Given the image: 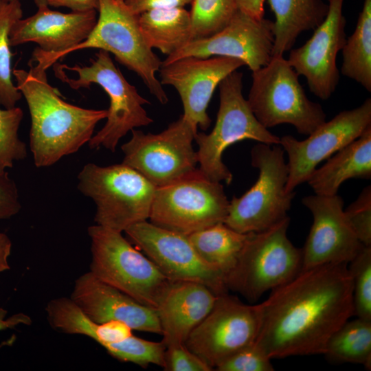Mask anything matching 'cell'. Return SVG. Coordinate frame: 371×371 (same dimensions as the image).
<instances>
[{
    "instance_id": "35",
    "label": "cell",
    "mask_w": 371,
    "mask_h": 371,
    "mask_svg": "<svg viewBox=\"0 0 371 371\" xmlns=\"http://www.w3.org/2000/svg\"><path fill=\"white\" fill-rule=\"evenodd\" d=\"M268 357L255 344L243 348L227 359L215 370L218 371H271L273 366Z\"/></svg>"
},
{
    "instance_id": "40",
    "label": "cell",
    "mask_w": 371,
    "mask_h": 371,
    "mask_svg": "<svg viewBox=\"0 0 371 371\" xmlns=\"http://www.w3.org/2000/svg\"><path fill=\"white\" fill-rule=\"evenodd\" d=\"M48 5L54 8H67L72 12H98L99 0H49Z\"/></svg>"
},
{
    "instance_id": "26",
    "label": "cell",
    "mask_w": 371,
    "mask_h": 371,
    "mask_svg": "<svg viewBox=\"0 0 371 371\" xmlns=\"http://www.w3.org/2000/svg\"><path fill=\"white\" fill-rule=\"evenodd\" d=\"M247 237L223 222L188 236L199 256L225 276L232 269Z\"/></svg>"
},
{
    "instance_id": "8",
    "label": "cell",
    "mask_w": 371,
    "mask_h": 371,
    "mask_svg": "<svg viewBox=\"0 0 371 371\" xmlns=\"http://www.w3.org/2000/svg\"><path fill=\"white\" fill-rule=\"evenodd\" d=\"M247 100L258 120L266 128L280 124L293 126L308 135L326 122L322 106L310 100L299 81V75L283 56L252 71Z\"/></svg>"
},
{
    "instance_id": "37",
    "label": "cell",
    "mask_w": 371,
    "mask_h": 371,
    "mask_svg": "<svg viewBox=\"0 0 371 371\" xmlns=\"http://www.w3.org/2000/svg\"><path fill=\"white\" fill-rule=\"evenodd\" d=\"M21 205L14 181L8 172H0V221L8 219L19 212Z\"/></svg>"
},
{
    "instance_id": "12",
    "label": "cell",
    "mask_w": 371,
    "mask_h": 371,
    "mask_svg": "<svg viewBox=\"0 0 371 371\" xmlns=\"http://www.w3.org/2000/svg\"><path fill=\"white\" fill-rule=\"evenodd\" d=\"M131 138L121 148L123 163L142 174L156 187L175 182L197 170L192 142L197 133L183 117L157 134L133 129Z\"/></svg>"
},
{
    "instance_id": "17",
    "label": "cell",
    "mask_w": 371,
    "mask_h": 371,
    "mask_svg": "<svg viewBox=\"0 0 371 371\" xmlns=\"http://www.w3.org/2000/svg\"><path fill=\"white\" fill-rule=\"evenodd\" d=\"M97 19L95 10L63 13L48 7L39 8L34 14L13 25L10 45L37 44L32 60L47 70L89 36Z\"/></svg>"
},
{
    "instance_id": "32",
    "label": "cell",
    "mask_w": 371,
    "mask_h": 371,
    "mask_svg": "<svg viewBox=\"0 0 371 371\" xmlns=\"http://www.w3.org/2000/svg\"><path fill=\"white\" fill-rule=\"evenodd\" d=\"M352 283L354 315L371 321V246H363L348 264Z\"/></svg>"
},
{
    "instance_id": "14",
    "label": "cell",
    "mask_w": 371,
    "mask_h": 371,
    "mask_svg": "<svg viewBox=\"0 0 371 371\" xmlns=\"http://www.w3.org/2000/svg\"><path fill=\"white\" fill-rule=\"evenodd\" d=\"M124 232L127 239L171 282H199L216 295L227 293L224 274L199 256L188 236L147 221L130 226Z\"/></svg>"
},
{
    "instance_id": "31",
    "label": "cell",
    "mask_w": 371,
    "mask_h": 371,
    "mask_svg": "<svg viewBox=\"0 0 371 371\" xmlns=\"http://www.w3.org/2000/svg\"><path fill=\"white\" fill-rule=\"evenodd\" d=\"M113 358L124 362H130L142 367L155 364L163 368L165 366L166 347L164 342L151 341L131 336L103 347Z\"/></svg>"
},
{
    "instance_id": "15",
    "label": "cell",
    "mask_w": 371,
    "mask_h": 371,
    "mask_svg": "<svg viewBox=\"0 0 371 371\" xmlns=\"http://www.w3.org/2000/svg\"><path fill=\"white\" fill-rule=\"evenodd\" d=\"M371 126V99L359 106L339 112L324 122L308 137L298 140L292 135L280 137L279 144L287 153L289 192L307 182L319 163L357 139Z\"/></svg>"
},
{
    "instance_id": "16",
    "label": "cell",
    "mask_w": 371,
    "mask_h": 371,
    "mask_svg": "<svg viewBox=\"0 0 371 371\" xmlns=\"http://www.w3.org/2000/svg\"><path fill=\"white\" fill-rule=\"evenodd\" d=\"M273 21L257 19L238 9L218 32L187 43L168 56L161 65L186 56H225L242 60L252 71L267 65L273 57Z\"/></svg>"
},
{
    "instance_id": "27",
    "label": "cell",
    "mask_w": 371,
    "mask_h": 371,
    "mask_svg": "<svg viewBox=\"0 0 371 371\" xmlns=\"http://www.w3.org/2000/svg\"><path fill=\"white\" fill-rule=\"evenodd\" d=\"M341 72L371 91V0H364L354 32L341 49Z\"/></svg>"
},
{
    "instance_id": "30",
    "label": "cell",
    "mask_w": 371,
    "mask_h": 371,
    "mask_svg": "<svg viewBox=\"0 0 371 371\" xmlns=\"http://www.w3.org/2000/svg\"><path fill=\"white\" fill-rule=\"evenodd\" d=\"M190 5V41L221 30L238 10L235 0H192Z\"/></svg>"
},
{
    "instance_id": "6",
    "label": "cell",
    "mask_w": 371,
    "mask_h": 371,
    "mask_svg": "<svg viewBox=\"0 0 371 371\" xmlns=\"http://www.w3.org/2000/svg\"><path fill=\"white\" fill-rule=\"evenodd\" d=\"M78 188L96 207L97 225L123 232L149 218L157 187L124 164H85L78 175Z\"/></svg>"
},
{
    "instance_id": "34",
    "label": "cell",
    "mask_w": 371,
    "mask_h": 371,
    "mask_svg": "<svg viewBox=\"0 0 371 371\" xmlns=\"http://www.w3.org/2000/svg\"><path fill=\"white\" fill-rule=\"evenodd\" d=\"M356 236L364 246H371V186H366L357 199L344 210Z\"/></svg>"
},
{
    "instance_id": "38",
    "label": "cell",
    "mask_w": 371,
    "mask_h": 371,
    "mask_svg": "<svg viewBox=\"0 0 371 371\" xmlns=\"http://www.w3.org/2000/svg\"><path fill=\"white\" fill-rule=\"evenodd\" d=\"M132 331L133 329L126 324L118 320H111L98 324L93 340L104 347L128 338L133 335Z\"/></svg>"
},
{
    "instance_id": "45",
    "label": "cell",
    "mask_w": 371,
    "mask_h": 371,
    "mask_svg": "<svg viewBox=\"0 0 371 371\" xmlns=\"http://www.w3.org/2000/svg\"><path fill=\"white\" fill-rule=\"evenodd\" d=\"M10 1V0H0V1Z\"/></svg>"
},
{
    "instance_id": "39",
    "label": "cell",
    "mask_w": 371,
    "mask_h": 371,
    "mask_svg": "<svg viewBox=\"0 0 371 371\" xmlns=\"http://www.w3.org/2000/svg\"><path fill=\"white\" fill-rule=\"evenodd\" d=\"M125 4L135 14L151 10L185 7L192 0H124Z\"/></svg>"
},
{
    "instance_id": "21",
    "label": "cell",
    "mask_w": 371,
    "mask_h": 371,
    "mask_svg": "<svg viewBox=\"0 0 371 371\" xmlns=\"http://www.w3.org/2000/svg\"><path fill=\"white\" fill-rule=\"evenodd\" d=\"M69 298L95 323L118 320L133 330L161 335L155 310L103 282L89 271L76 279Z\"/></svg>"
},
{
    "instance_id": "36",
    "label": "cell",
    "mask_w": 371,
    "mask_h": 371,
    "mask_svg": "<svg viewBox=\"0 0 371 371\" xmlns=\"http://www.w3.org/2000/svg\"><path fill=\"white\" fill-rule=\"evenodd\" d=\"M168 371H212L213 369L185 344H176L166 347L165 366Z\"/></svg>"
},
{
    "instance_id": "33",
    "label": "cell",
    "mask_w": 371,
    "mask_h": 371,
    "mask_svg": "<svg viewBox=\"0 0 371 371\" xmlns=\"http://www.w3.org/2000/svg\"><path fill=\"white\" fill-rule=\"evenodd\" d=\"M23 116L19 107L0 109V172L27 157V146L18 135Z\"/></svg>"
},
{
    "instance_id": "25",
    "label": "cell",
    "mask_w": 371,
    "mask_h": 371,
    "mask_svg": "<svg viewBox=\"0 0 371 371\" xmlns=\"http://www.w3.org/2000/svg\"><path fill=\"white\" fill-rule=\"evenodd\" d=\"M144 38L152 49L170 56L191 38V17L185 7L156 9L138 16Z\"/></svg>"
},
{
    "instance_id": "20",
    "label": "cell",
    "mask_w": 371,
    "mask_h": 371,
    "mask_svg": "<svg viewBox=\"0 0 371 371\" xmlns=\"http://www.w3.org/2000/svg\"><path fill=\"white\" fill-rule=\"evenodd\" d=\"M313 216V223L302 251V269L331 263H349L363 246L344 213L337 194H313L302 199Z\"/></svg>"
},
{
    "instance_id": "9",
    "label": "cell",
    "mask_w": 371,
    "mask_h": 371,
    "mask_svg": "<svg viewBox=\"0 0 371 371\" xmlns=\"http://www.w3.org/2000/svg\"><path fill=\"white\" fill-rule=\"evenodd\" d=\"M251 157L258 179L241 196L232 198L224 221L242 234L264 231L287 217L295 195L286 189L289 170L280 144L258 143Z\"/></svg>"
},
{
    "instance_id": "11",
    "label": "cell",
    "mask_w": 371,
    "mask_h": 371,
    "mask_svg": "<svg viewBox=\"0 0 371 371\" xmlns=\"http://www.w3.org/2000/svg\"><path fill=\"white\" fill-rule=\"evenodd\" d=\"M229 203L223 184L207 179L197 168L157 188L148 219L158 227L188 236L224 223Z\"/></svg>"
},
{
    "instance_id": "2",
    "label": "cell",
    "mask_w": 371,
    "mask_h": 371,
    "mask_svg": "<svg viewBox=\"0 0 371 371\" xmlns=\"http://www.w3.org/2000/svg\"><path fill=\"white\" fill-rule=\"evenodd\" d=\"M12 74L28 105L30 147L38 168L78 152L91 139L97 124L107 117L106 109H85L63 100L48 82L46 69L38 65H31L29 71L14 69Z\"/></svg>"
},
{
    "instance_id": "13",
    "label": "cell",
    "mask_w": 371,
    "mask_h": 371,
    "mask_svg": "<svg viewBox=\"0 0 371 371\" xmlns=\"http://www.w3.org/2000/svg\"><path fill=\"white\" fill-rule=\"evenodd\" d=\"M261 304H247L225 293L191 332L186 346L213 370L255 342L262 324Z\"/></svg>"
},
{
    "instance_id": "43",
    "label": "cell",
    "mask_w": 371,
    "mask_h": 371,
    "mask_svg": "<svg viewBox=\"0 0 371 371\" xmlns=\"http://www.w3.org/2000/svg\"><path fill=\"white\" fill-rule=\"evenodd\" d=\"M12 242L10 238L0 232V273L10 270L8 258L11 254Z\"/></svg>"
},
{
    "instance_id": "41",
    "label": "cell",
    "mask_w": 371,
    "mask_h": 371,
    "mask_svg": "<svg viewBox=\"0 0 371 371\" xmlns=\"http://www.w3.org/2000/svg\"><path fill=\"white\" fill-rule=\"evenodd\" d=\"M8 311L2 307H0V331L24 324L30 326L32 323L31 317L23 313H18L6 318Z\"/></svg>"
},
{
    "instance_id": "24",
    "label": "cell",
    "mask_w": 371,
    "mask_h": 371,
    "mask_svg": "<svg viewBox=\"0 0 371 371\" xmlns=\"http://www.w3.org/2000/svg\"><path fill=\"white\" fill-rule=\"evenodd\" d=\"M273 12V56L290 50L300 34L315 29L325 19L328 5L322 0H267Z\"/></svg>"
},
{
    "instance_id": "3",
    "label": "cell",
    "mask_w": 371,
    "mask_h": 371,
    "mask_svg": "<svg viewBox=\"0 0 371 371\" xmlns=\"http://www.w3.org/2000/svg\"><path fill=\"white\" fill-rule=\"evenodd\" d=\"M89 66L54 65L55 76L73 89L100 85L110 105L104 126L88 142L91 149L104 148L114 153L121 138L130 131L153 122L143 106L150 102L131 85L113 63L109 52L100 49Z\"/></svg>"
},
{
    "instance_id": "28",
    "label": "cell",
    "mask_w": 371,
    "mask_h": 371,
    "mask_svg": "<svg viewBox=\"0 0 371 371\" xmlns=\"http://www.w3.org/2000/svg\"><path fill=\"white\" fill-rule=\"evenodd\" d=\"M331 361L371 368V321H346L330 338L324 353Z\"/></svg>"
},
{
    "instance_id": "5",
    "label": "cell",
    "mask_w": 371,
    "mask_h": 371,
    "mask_svg": "<svg viewBox=\"0 0 371 371\" xmlns=\"http://www.w3.org/2000/svg\"><path fill=\"white\" fill-rule=\"evenodd\" d=\"M290 218L270 228L248 233L232 269L225 277L227 290L250 302L284 284L302 267V251L289 239Z\"/></svg>"
},
{
    "instance_id": "19",
    "label": "cell",
    "mask_w": 371,
    "mask_h": 371,
    "mask_svg": "<svg viewBox=\"0 0 371 371\" xmlns=\"http://www.w3.org/2000/svg\"><path fill=\"white\" fill-rule=\"evenodd\" d=\"M245 65L237 58L225 56H186L159 69L161 84L170 85L178 92L183 106L182 116L194 128L207 130L211 119L207 109L221 80Z\"/></svg>"
},
{
    "instance_id": "44",
    "label": "cell",
    "mask_w": 371,
    "mask_h": 371,
    "mask_svg": "<svg viewBox=\"0 0 371 371\" xmlns=\"http://www.w3.org/2000/svg\"><path fill=\"white\" fill-rule=\"evenodd\" d=\"M49 0H34V3L37 6L38 9L48 7Z\"/></svg>"
},
{
    "instance_id": "1",
    "label": "cell",
    "mask_w": 371,
    "mask_h": 371,
    "mask_svg": "<svg viewBox=\"0 0 371 371\" xmlns=\"http://www.w3.org/2000/svg\"><path fill=\"white\" fill-rule=\"evenodd\" d=\"M260 304L254 344L268 357L324 355L331 336L354 315L348 263L302 269Z\"/></svg>"
},
{
    "instance_id": "42",
    "label": "cell",
    "mask_w": 371,
    "mask_h": 371,
    "mask_svg": "<svg viewBox=\"0 0 371 371\" xmlns=\"http://www.w3.org/2000/svg\"><path fill=\"white\" fill-rule=\"evenodd\" d=\"M238 10L257 19H262L265 15V0H235Z\"/></svg>"
},
{
    "instance_id": "18",
    "label": "cell",
    "mask_w": 371,
    "mask_h": 371,
    "mask_svg": "<svg viewBox=\"0 0 371 371\" xmlns=\"http://www.w3.org/2000/svg\"><path fill=\"white\" fill-rule=\"evenodd\" d=\"M344 1L328 0L324 21L303 45L290 51L287 59L296 73L305 77L311 92L322 100L332 95L339 80L337 56L346 41Z\"/></svg>"
},
{
    "instance_id": "29",
    "label": "cell",
    "mask_w": 371,
    "mask_h": 371,
    "mask_svg": "<svg viewBox=\"0 0 371 371\" xmlns=\"http://www.w3.org/2000/svg\"><path fill=\"white\" fill-rule=\"evenodd\" d=\"M23 16L20 0L0 1V105L5 109L16 106L22 94L12 82L10 32Z\"/></svg>"
},
{
    "instance_id": "22",
    "label": "cell",
    "mask_w": 371,
    "mask_h": 371,
    "mask_svg": "<svg viewBox=\"0 0 371 371\" xmlns=\"http://www.w3.org/2000/svg\"><path fill=\"white\" fill-rule=\"evenodd\" d=\"M217 295L195 282H172L156 311L166 347L185 344L191 332L212 310Z\"/></svg>"
},
{
    "instance_id": "23",
    "label": "cell",
    "mask_w": 371,
    "mask_h": 371,
    "mask_svg": "<svg viewBox=\"0 0 371 371\" xmlns=\"http://www.w3.org/2000/svg\"><path fill=\"white\" fill-rule=\"evenodd\" d=\"M351 178H371V126L316 168L307 182L315 194L331 196Z\"/></svg>"
},
{
    "instance_id": "7",
    "label": "cell",
    "mask_w": 371,
    "mask_h": 371,
    "mask_svg": "<svg viewBox=\"0 0 371 371\" xmlns=\"http://www.w3.org/2000/svg\"><path fill=\"white\" fill-rule=\"evenodd\" d=\"M242 72L234 71L218 85L220 104L212 131L197 133L194 139L199 170L207 179L227 185L233 176L222 160L223 153L231 145L244 139L267 144H279L280 137L264 127L254 115L243 94Z\"/></svg>"
},
{
    "instance_id": "4",
    "label": "cell",
    "mask_w": 371,
    "mask_h": 371,
    "mask_svg": "<svg viewBox=\"0 0 371 371\" xmlns=\"http://www.w3.org/2000/svg\"><path fill=\"white\" fill-rule=\"evenodd\" d=\"M87 232L91 242L89 271L156 311L172 282L122 232L97 224L89 226Z\"/></svg>"
},
{
    "instance_id": "10",
    "label": "cell",
    "mask_w": 371,
    "mask_h": 371,
    "mask_svg": "<svg viewBox=\"0 0 371 371\" xmlns=\"http://www.w3.org/2000/svg\"><path fill=\"white\" fill-rule=\"evenodd\" d=\"M98 12L96 24L89 36L69 49L67 55L88 48L111 53L120 64L141 78L161 104H166L168 98L155 76L162 62L146 43L139 24V15L128 8L124 0H99Z\"/></svg>"
}]
</instances>
